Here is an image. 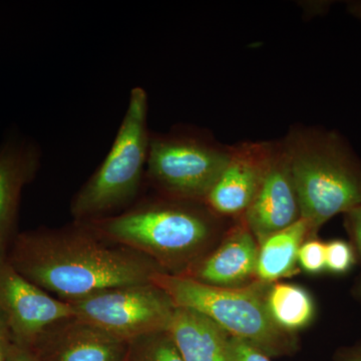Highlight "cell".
<instances>
[{
	"instance_id": "6da1fadb",
	"label": "cell",
	"mask_w": 361,
	"mask_h": 361,
	"mask_svg": "<svg viewBox=\"0 0 361 361\" xmlns=\"http://www.w3.org/2000/svg\"><path fill=\"white\" fill-rule=\"evenodd\" d=\"M7 259L28 281L63 302L163 272L146 256L116 243L89 223L18 233Z\"/></svg>"
},
{
	"instance_id": "7a4b0ae2",
	"label": "cell",
	"mask_w": 361,
	"mask_h": 361,
	"mask_svg": "<svg viewBox=\"0 0 361 361\" xmlns=\"http://www.w3.org/2000/svg\"><path fill=\"white\" fill-rule=\"evenodd\" d=\"M219 219L201 202L156 194L89 224L111 241L146 256L164 273L183 276L222 238Z\"/></svg>"
},
{
	"instance_id": "3957f363",
	"label": "cell",
	"mask_w": 361,
	"mask_h": 361,
	"mask_svg": "<svg viewBox=\"0 0 361 361\" xmlns=\"http://www.w3.org/2000/svg\"><path fill=\"white\" fill-rule=\"evenodd\" d=\"M283 146L301 218L310 225L313 236L334 216L361 206V161L341 135L295 132Z\"/></svg>"
},
{
	"instance_id": "277c9868",
	"label": "cell",
	"mask_w": 361,
	"mask_h": 361,
	"mask_svg": "<svg viewBox=\"0 0 361 361\" xmlns=\"http://www.w3.org/2000/svg\"><path fill=\"white\" fill-rule=\"evenodd\" d=\"M148 111L146 90L135 87L110 151L71 198L73 221L106 219L127 210L144 196L151 137Z\"/></svg>"
},
{
	"instance_id": "5b68a950",
	"label": "cell",
	"mask_w": 361,
	"mask_h": 361,
	"mask_svg": "<svg viewBox=\"0 0 361 361\" xmlns=\"http://www.w3.org/2000/svg\"><path fill=\"white\" fill-rule=\"evenodd\" d=\"M152 282L168 294L175 307L206 316L226 334L247 342L268 357L298 351L297 334L280 329L269 314L267 292L271 283L256 280L246 286L223 288L164 272L157 273Z\"/></svg>"
},
{
	"instance_id": "8992f818",
	"label": "cell",
	"mask_w": 361,
	"mask_h": 361,
	"mask_svg": "<svg viewBox=\"0 0 361 361\" xmlns=\"http://www.w3.org/2000/svg\"><path fill=\"white\" fill-rule=\"evenodd\" d=\"M230 152L192 130L151 132L147 186L160 196L204 203L227 165Z\"/></svg>"
},
{
	"instance_id": "52a82bcc",
	"label": "cell",
	"mask_w": 361,
	"mask_h": 361,
	"mask_svg": "<svg viewBox=\"0 0 361 361\" xmlns=\"http://www.w3.org/2000/svg\"><path fill=\"white\" fill-rule=\"evenodd\" d=\"M73 316L129 342L168 330L174 303L153 282L123 285L66 302Z\"/></svg>"
},
{
	"instance_id": "ba28073f",
	"label": "cell",
	"mask_w": 361,
	"mask_h": 361,
	"mask_svg": "<svg viewBox=\"0 0 361 361\" xmlns=\"http://www.w3.org/2000/svg\"><path fill=\"white\" fill-rule=\"evenodd\" d=\"M0 313L13 342L30 348L49 325L73 316L71 306L28 281L0 255Z\"/></svg>"
},
{
	"instance_id": "9c48e42d",
	"label": "cell",
	"mask_w": 361,
	"mask_h": 361,
	"mask_svg": "<svg viewBox=\"0 0 361 361\" xmlns=\"http://www.w3.org/2000/svg\"><path fill=\"white\" fill-rule=\"evenodd\" d=\"M39 142L13 130L0 142V255L6 256L18 236L21 197L39 175Z\"/></svg>"
},
{
	"instance_id": "30bf717a",
	"label": "cell",
	"mask_w": 361,
	"mask_h": 361,
	"mask_svg": "<svg viewBox=\"0 0 361 361\" xmlns=\"http://www.w3.org/2000/svg\"><path fill=\"white\" fill-rule=\"evenodd\" d=\"M242 219L258 244L301 219L290 164L284 146H273L257 194Z\"/></svg>"
},
{
	"instance_id": "8fae6325",
	"label": "cell",
	"mask_w": 361,
	"mask_h": 361,
	"mask_svg": "<svg viewBox=\"0 0 361 361\" xmlns=\"http://www.w3.org/2000/svg\"><path fill=\"white\" fill-rule=\"evenodd\" d=\"M129 343L78 319L49 325L30 349L39 361H126Z\"/></svg>"
},
{
	"instance_id": "7c38bea8",
	"label": "cell",
	"mask_w": 361,
	"mask_h": 361,
	"mask_svg": "<svg viewBox=\"0 0 361 361\" xmlns=\"http://www.w3.org/2000/svg\"><path fill=\"white\" fill-rule=\"evenodd\" d=\"M273 145L244 144L232 149L224 170L204 204L218 217L242 218L257 194Z\"/></svg>"
},
{
	"instance_id": "4fadbf2b",
	"label": "cell",
	"mask_w": 361,
	"mask_h": 361,
	"mask_svg": "<svg viewBox=\"0 0 361 361\" xmlns=\"http://www.w3.org/2000/svg\"><path fill=\"white\" fill-rule=\"evenodd\" d=\"M259 244L242 218L217 245L183 276L223 288H237L257 280Z\"/></svg>"
},
{
	"instance_id": "5bb4252c",
	"label": "cell",
	"mask_w": 361,
	"mask_h": 361,
	"mask_svg": "<svg viewBox=\"0 0 361 361\" xmlns=\"http://www.w3.org/2000/svg\"><path fill=\"white\" fill-rule=\"evenodd\" d=\"M168 332L186 361H230L229 334L196 311L176 307Z\"/></svg>"
},
{
	"instance_id": "9a60e30c",
	"label": "cell",
	"mask_w": 361,
	"mask_h": 361,
	"mask_svg": "<svg viewBox=\"0 0 361 361\" xmlns=\"http://www.w3.org/2000/svg\"><path fill=\"white\" fill-rule=\"evenodd\" d=\"M313 236L310 225L301 218L296 223L268 236L259 244L257 280L274 283L299 272L298 252Z\"/></svg>"
},
{
	"instance_id": "2e32d148",
	"label": "cell",
	"mask_w": 361,
	"mask_h": 361,
	"mask_svg": "<svg viewBox=\"0 0 361 361\" xmlns=\"http://www.w3.org/2000/svg\"><path fill=\"white\" fill-rule=\"evenodd\" d=\"M267 307L273 322L290 334L307 329L315 318L314 299L300 285L279 281L271 283Z\"/></svg>"
},
{
	"instance_id": "e0dca14e",
	"label": "cell",
	"mask_w": 361,
	"mask_h": 361,
	"mask_svg": "<svg viewBox=\"0 0 361 361\" xmlns=\"http://www.w3.org/2000/svg\"><path fill=\"white\" fill-rule=\"evenodd\" d=\"M126 361H186L168 330L129 342Z\"/></svg>"
},
{
	"instance_id": "ac0fdd59",
	"label": "cell",
	"mask_w": 361,
	"mask_h": 361,
	"mask_svg": "<svg viewBox=\"0 0 361 361\" xmlns=\"http://www.w3.org/2000/svg\"><path fill=\"white\" fill-rule=\"evenodd\" d=\"M355 262L356 252L351 243L339 239L325 243V271L336 275L346 274Z\"/></svg>"
},
{
	"instance_id": "d6986e66",
	"label": "cell",
	"mask_w": 361,
	"mask_h": 361,
	"mask_svg": "<svg viewBox=\"0 0 361 361\" xmlns=\"http://www.w3.org/2000/svg\"><path fill=\"white\" fill-rule=\"evenodd\" d=\"M298 267L310 275L325 271V243L317 237L306 239L298 252Z\"/></svg>"
},
{
	"instance_id": "ffe728a7",
	"label": "cell",
	"mask_w": 361,
	"mask_h": 361,
	"mask_svg": "<svg viewBox=\"0 0 361 361\" xmlns=\"http://www.w3.org/2000/svg\"><path fill=\"white\" fill-rule=\"evenodd\" d=\"M228 355L230 361H271V358L247 342L228 336Z\"/></svg>"
},
{
	"instance_id": "44dd1931",
	"label": "cell",
	"mask_w": 361,
	"mask_h": 361,
	"mask_svg": "<svg viewBox=\"0 0 361 361\" xmlns=\"http://www.w3.org/2000/svg\"><path fill=\"white\" fill-rule=\"evenodd\" d=\"M344 225L350 237L351 245L361 260V206L344 214Z\"/></svg>"
},
{
	"instance_id": "7402d4cb",
	"label": "cell",
	"mask_w": 361,
	"mask_h": 361,
	"mask_svg": "<svg viewBox=\"0 0 361 361\" xmlns=\"http://www.w3.org/2000/svg\"><path fill=\"white\" fill-rule=\"evenodd\" d=\"M13 344V338L11 329L4 315L0 313V361H8Z\"/></svg>"
},
{
	"instance_id": "603a6c76",
	"label": "cell",
	"mask_w": 361,
	"mask_h": 361,
	"mask_svg": "<svg viewBox=\"0 0 361 361\" xmlns=\"http://www.w3.org/2000/svg\"><path fill=\"white\" fill-rule=\"evenodd\" d=\"M334 361H361V344L339 349Z\"/></svg>"
},
{
	"instance_id": "cb8c5ba5",
	"label": "cell",
	"mask_w": 361,
	"mask_h": 361,
	"mask_svg": "<svg viewBox=\"0 0 361 361\" xmlns=\"http://www.w3.org/2000/svg\"><path fill=\"white\" fill-rule=\"evenodd\" d=\"M8 361H39L30 348L13 344Z\"/></svg>"
},
{
	"instance_id": "d4e9b609",
	"label": "cell",
	"mask_w": 361,
	"mask_h": 361,
	"mask_svg": "<svg viewBox=\"0 0 361 361\" xmlns=\"http://www.w3.org/2000/svg\"><path fill=\"white\" fill-rule=\"evenodd\" d=\"M349 7V13H353L355 18H360L361 20V1L353 2Z\"/></svg>"
},
{
	"instance_id": "484cf974",
	"label": "cell",
	"mask_w": 361,
	"mask_h": 361,
	"mask_svg": "<svg viewBox=\"0 0 361 361\" xmlns=\"http://www.w3.org/2000/svg\"><path fill=\"white\" fill-rule=\"evenodd\" d=\"M355 295L357 297V298L361 299V278L355 285Z\"/></svg>"
}]
</instances>
